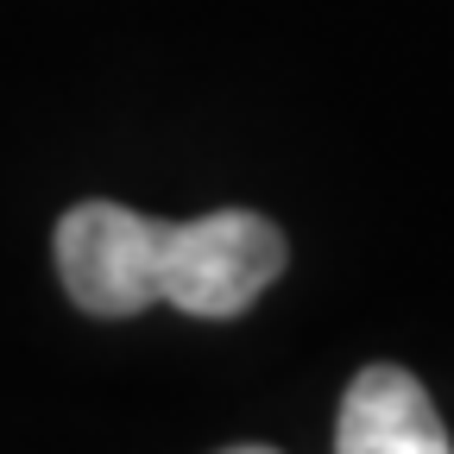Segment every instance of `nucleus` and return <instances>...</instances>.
Here are the masks:
<instances>
[{"mask_svg": "<svg viewBox=\"0 0 454 454\" xmlns=\"http://www.w3.org/2000/svg\"><path fill=\"white\" fill-rule=\"evenodd\" d=\"M227 454H278V448H227Z\"/></svg>", "mask_w": 454, "mask_h": 454, "instance_id": "3", "label": "nucleus"}, {"mask_svg": "<svg viewBox=\"0 0 454 454\" xmlns=\"http://www.w3.org/2000/svg\"><path fill=\"white\" fill-rule=\"evenodd\" d=\"M57 271L89 316H139L170 303L202 322H227L253 309L284 271V234L253 208L145 221L121 202H76L57 221Z\"/></svg>", "mask_w": 454, "mask_h": 454, "instance_id": "1", "label": "nucleus"}, {"mask_svg": "<svg viewBox=\"0 0 454 454\" xmlns=\"http://www.w3.org/2000/svg\"><path fill=\"white\" fill-rule=\"evenodd\" d=\"M334 454H454L429 391L404 366H366L334 423Z\"/></svg>", "mask_w": 454, "mask_h": 454, "instance_id": "2", "label": "nucleus"}]
</instances>
